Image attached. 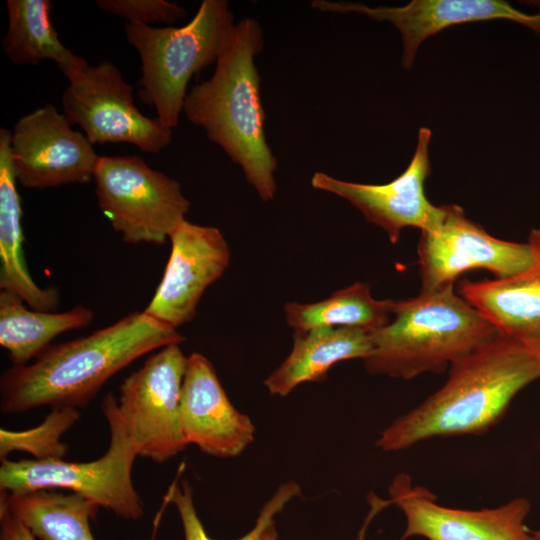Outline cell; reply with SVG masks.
<instances>
[{
  "instance_id": "obj_9",
  "label": "cell",
  "mask_w": 540,
  "mask_h": 540,
  "mask_svg": "<svg viewBox=\"0 0 540 540\" xmlns=\"http://www.w3.org/2000/svg\"><path fill=\"white\" fill-rule=\"evenodd\" d=\"M188 357L180 344L160 348L120 386L118 410L139 456L163 463L188 445L180 397Z\"/></svg>"
},
{
  "instance_id": "obj_10",
  "label": "cell",
  "mask_w": 540,
  "mask_h": 540,
  "mask_svg": "<svg viewBox=\"0 0 540 540\" xmlns=\"http://www.w3.org/2000/svg\"><path fill=\"white\" fill-rule=\"evenodd\" d=\"M440 224L421 232L417 246L421 291L454 284L462 273L473 269L490 271L495 278L514 275L533 262L528 242L498 239L468 219L458 205H444Z\"/></svg>"
},
{
  "instance_id": "obj_26",
  "label": "cell",
  "mask_w": 540,
  "mask_h": 540,
  "mask_svg": "<svg viewBox=\"0 0 540 540\" xmlns=\"http://www.w3.org/2000/svg\"><path fill=\"white\" fill-rule=\"evenodd\" d=\"M95 3L102 11L133 24H173L187 15L184 8L167 0H97Z\"/></svg>"
},
{
  "instance_id": "obj_16",
  "label": "cell",
  "mask_w": 540,
  "mask_h": 540,
  "mask_svg": "<svg viewBox=\"0 0 540 540\" xmlns=\"http://www.w3.org/2000/svg\"><path fill=\"white\" fill-rule=\"evenodd\" d=\"M180 423L186 443L210 456L236 457L254 440L251 419L235 408L212 363L196 352L187 359Z\"/></svg>"
},
{
  "instance_id": "obj_14",
  "label": "cell",
  "mask_w": 540,
  "mask_h": 540,
  "mask_svg": "<svg viewBox=\"0 0 540 540\" xmlns=\"http://www.w3.org/2000/svg\"><path fill=\"white\" fill-rule=\"evenodd\" d=\"M171 251L147 315L175 329L190 322L206 289L230 263L222 232L184 220L170 235Z\"/></svg>"
},
{
  "instance_id": "obj_4",
  "label": "cell",
  "mask_w": 540,
  "mask_h": 540,
  "mask_svg": "<svg viewBox=\"0 0 540 540\" xmlns=\"http://www.w3.org/2000/svg\"><path fill=\"white\" fill-rule=\"evenodd\" d=\"M497 335L449 284L394 300L390 322L372 333L373 348L364 366L369 374L406 380L440 374Z\"/></svg>"
},
{
  "instance_id": "obj_21",
  "label": "cell",
  "mask_w": 540,
  "mask_h": 540,
  "mask_svg": "<svg viewBox=\"0 0 540 540\" xmlns=\"http://www.w3.org/2000/svg\"><path fill=\"white\" fill-rule=\"evenodd\" d=\"M0 503L39 540H95L90 520L99 506L75 493L1 491Z\"/></svg>"
},
{
  "instance_id": "obj_5",
  "label": "cell",
  "mask_w": 540,
  "mask_h": 540,
  "mask_svg": "<svg viewBox=\"0 0 540 540\" xmlns=\"http://www.w3.org/2000/svg\"><path fill=\"white\" fill-rule=\"evenodd\" d=\"M234 24L225 0H203L181 27L126 23V38L141 60L139 96L167 128L177 127L190 79L216 63Z\"/></svg>"
},
{
  "instance_id": "obj_20",
  "label": "cell",
  "mask_w": 540,
  "mask_h": 540,
  "mask_svg": "<svg viewBox=\"0 0 540 540\" xmlns=\"http://www.w3.org/2000/svg\"><path fill=\"white\" fill-rule=\"evenodd\" d=\"M15 293L0 291V345L7 350L12 366L28 364L45 351L59 335L87 327L93 311L77 305L64 312L26 308Z\"/></svg>"
},
{
  "instance_id": "obj_1",
  "label": "cell",
  "mask_w": 540,
  "mask_h": 540,
  "mask_svg": "<svg viewBox=\"0 0 540 540\" xmlns=\"http://www.w3.org/2000/svg\"><path fill=\"white\" fill-rule=\"evenodd\" d=\"M185 338L144 311L133 312L85 337L50 345L31 363L0 378L5 414L41 406L85 407L119 371L139 357Z\"/></svg>"
},
{
  "instance_id": "obj_18",
  "label": "cell",
  "mask_w": 540,
  "mask_h": 540,
  "mask_svg": "<svg viewBox=\"0 0 540 540\" xmlns=\"http://www.w3.org/2000/svg\"><path fill=\"white\" fill-rule=\"evenodd\" d=\"M289 355L265 380L272 395L286 396L305 382H323L329 369L349 359H365L372 333L360 328H317L294 332Z\"/></svg>"
},
{
  "instance_id": "obj_6",
  "label": "cell",
  "mask_w": 540,
  "mask_h": 540,
  "mask_svg": "<svg viewBox=\"0 0 540 540\" xmlns=\"http://www.w3.org/2000/svg\"><path fill=\"white\" fill-rule=\"evenodd\" d=\"M101 410L110 431L109 447L101 457L90 462L1 460L0 491L67 489L123 519L139 520L144 514V503L132 481L138 449L127 433L112 394L104 397Z\"/></svg>"
},
{
  "instance_id": "obj_2",
  "label": "cell",
  "mask_w": 540,
  "mask_h": 540,
  "mask_svg": "<svg viewBox=\"0 0 540 540\" xmlns=\"http://www.w3.org/2000/svg\"><path fill=\"white\" fill-rule=\"evenodd\" d=\"M539 378L540 348L498 334L455 362L444 385L382 431L376 445L398 451L437 436L486 432Z\"/></svg>"
},
{
  "instance_id": "obj_23",
  "label": "cell",
  "mask_w": 540,
  "mask_h": 540,
  "mask_svg": "<svg viewBox=\"0 0 540 540\" xmlns=\"http://www.w3.org/2000/svg\"><path fill=\"white\" fill-rule=\"evenodd\" d=\"M8 27L2 47L16 65L54 61L66 74L82 61L60 41L51 21L49 0H8Z\"/></svg>"
},
{
  "instance_id": "obj_28",
  "label": "cell",
  "mask_w": 540,
  "mask_h": 540,
  "mask_svg": "<svg viewBox=\"0 0 540 540\" xmlns=\"http://www.w3.org/2000/svg\"><path fill=\"white\" fill-rule=\"evenodd\" d=\"M365 528L366 527H364L361 530L360 536L358 537L357 540H365L364 539ZM256 540H278L274 522L271 523L267 528H265L264 531L257 537Z\"/></svg>"
},
{
  "instance_id": "obj_22",
  "label": "cell",
  "mask_w": 540,
  "mask_h": 540,
  "mask_svg": "<svg viewBox=\"0 0 540 540\" xmlns=\"http://www.w3.org/2000/svg\"><path fill=\"white\" fill-rule=\"evenodd\" d=\"M393 304L394 300L374 298L369 284L356 282L321 301L287 302L284 314L294 332L317 328H360L373 333L390 322Z\"/></svg>"
},
{
  "instance_id": "obj_12",
  "label": "cell",
  "mask_w": 540,
  "mask_h": 540,
  "mask_svg": "<svg viewBox=\"0 0 540 540\" xmlns=\"http://www.w3.org/2000/svg\"><path fill=\"white\" fill-rule=\"evenodd\" d=\"M432 132L419 129L413 157L395 179L384 184H364L315 172L311 185L341 197L357 208L368 222L383 229L395 244L406 227L421 232L436 228L443 219L444 205L435 206L426 197L425 181L430 174L429 143Z\"/></svg>"
},
{
  "instance_id": "obj_24",
  "label": "cell",
  "mask_w": 540,
  "mask_h": 540,
  "mask_svg": "<svg viewBox=\"0 0 540 540\" xmlns=\"http://www.w3.org/2000/svg\"><path fill=\"white\" fill-rule=\"evenodd\" d=\"M73 407H54L39 425L22 431L0 429V459L14 451L27 452L35 460L63 459L68 445L62 436L79 420Z\"/></svg>"
},
{
  "instance_id": "obj_15",
  "label": "cell",
  "mask_w": 540,
  "mask_h": 540,
  "mask_svg": "<svg viewBox=\"0 0 540 540\" xmlns=\"http://www.w3.org/2000/svg\"><path fill=\"white\" fill-rule=\"evenodd\" d=\"M311 7L321 12L356 13L392 23L402 37V64L406 69L413 64L423 41L453 25L506 19L540 34V13L526 14L501 0H413L400 7L314 0Z\"/></svg>"
},
{
  "instance_id": "obj_13",
  "label": "cell",
  "mask_w": 540,
  "mask_h": 540,
  "mask_svg": "<svg viewBox=\"0 0 540 540\" xmlns=\"http://www.w3.org/2000/svg\"><path fill=\"white\" fill-rule=\"evenodd\" d=\"M390 503L404 514L406 528L400 538L427 540H540V530H530L525 519L530 502L524 497L491 509L464 510L436 503V496L413 486L407 474L397 475L389 486Z\"/></svg>"
},
{
  "instance_id": "obj_3",
  "label": "cell",
  "mask_w": 540,
  "mask_h": 540,
  "mask_svg": "<svg viewBox=\"0 0 540 540\" xmlns=\"http://www.w3.org/2000/svg\"><path fill=\"white\" fill-rule=\"evenodd\" d=\"M263 46V30L255 19L235 23L212 76L191 88L183 112L240 166L260 199L270 201L277 190V159L265 136L260 75L255 65Z\"/></svg>"
},
{
  "instance_id": "obj_8",
  "label": "cell",
  "mask_w": 540,
  "mask_h": 540,
  "mask_svg": "<svg viewBox=\"0 0 540 540\" xmlns=\"http://www.w3.org/2000/svg\"><path fill=\"white\" fill-rule=\"evenodd\" d=\"M64 75L69 82L62 97L64 115L92 144L129 143L156 154L171 142L172 130L139 111L133 86L113 63L91 66L83 58Z\"/></svg>"
},
{
  "instance_id": "obj_27",
  "label": "cell",
  "mask_w": 540,
  "mask_h": 540,
  "mask_svg": "<svg viewBox=\"0 0 540 540\" xmlns=\"http://www.w3.org/2000/svg\"><path fill=\"white\" fill-rule=\"evenodd\" d=\"M1 540H36L32 533L8 508L0 503Z\"/></svg>"
},
{
  "instance_id": "obj_7",
  "label": "cell",
  "mask_w": 540,
  "mask_h": 540,
  "mask_svg": "<svg viewBox=\"0 0 540 540\" xmlns=\"http://www.w3.org/2000/svg\"><path fill=\"white\" fill-rule=\"evenodd\" d=\"M93 179L99 208L127 244L166 243L191 207L178 181L135 155L100 156Z\"/></svg>"
},
{
  "instance_id": "obj_19",
  "label": "cell",
  "mask_w": 540,
  "mask_h": 540,
  "mask_svg": "<svg viewBox=\"0 0 540 540\" xmlns=\"http://www.w3.org/2000/svg\"><path fill=\"white\" fill-rule=\"evenodd\" d=\"M22 208L11 153L10 130L0 129V288L20 296L30 308L55 312L56 287L41 288L29 273L23 250Z\"/></svg>"
},
{
  "instance_id": "obj_17",
  "label": "cell",
  "mask_w": 540,
  "mask_h": 540,
  "mask_svg": "<svg viewBox=\"0 0 540 540\" xmlns=\"http://www.w3.org/2000/svg\"><path fill=\"white\" fill-rule=\"evenodd\" d=\"M533 262L523 271L491 280H462L458 294L496 329L499 335L540 348V229L527 241Z\"/></svg>"
},
{
  "instance_id": "obj_25",
  "label": "cell",
  "mask_w": 540,
  "mask_h": 540,
  "mask_svg": "<svg viewBox=\"0 0 540 540\" xmlns=\"http://www.w3.org/2000/svg\"><path fill=\"white\" fill-rule=\"evenodd\" d=\"M301 490L297 483L290 481L281 485L272 498L263 506L255 526L243 537L237 540H256L257 537L274 522V516ZM169 502H172L178 511L182 523L185 540H213L206 533L196 512L192 488L187 481L171 486L168 493Z\"/></svg>"
},
{
  "instance_id": "obj_11",
  "label": "cell",
  "mask_w": 540,
  "mask_h": 540,
  "mask_svg": "<svg viewBox=\"0 0 540 540\" xmlns=\"http://www.w3.org/2000/svg\"><path fill=\"white\" fill-rule=\"evenodd\" d=\"M10 153L17 182L38 190L89 182L100 157L85 134L73 130L52 104L15 123L10 131Z\"/></svg>"
}]
</instances>
